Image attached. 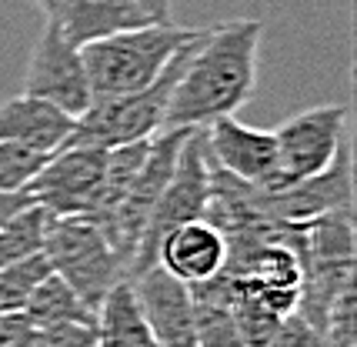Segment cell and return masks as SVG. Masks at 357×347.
<instances>
[{
  "label": "cell",
  "instance_id": "obj_1",
  "mask_svg": "<svg viewBox=\"0 0 357 347\" xmlns=\"http://www.w3.org/2000/svg\"><path fill=\"white\" fill-rule=\"evenodd\" d=\"M264 24L257 17L207 27L174 84L164 130H207L254 97Z\"/></svg>",
  "mask_w": 357,
  "mask_h": 347
},
{
  "label": "cell",
  "instance_id": "obj_2",
  "mask_svg": "<svg viewBox=\"0 0 357 347\" xmlns=\"http://www.w3.org/2000/svg\"><path fill=\"white\" fill-rule=\"evenodd\" d=\"M197 33L201 31L177 27L171 20H157L147 27L121 31L93 44H84L80 57H84L87 84H91V100L93 104L114 100V97H127L151 87Z\"/></svg>",
  "mask_w": 357,
  "mask_h": 347
},
{
  "label": "cell",
  "instance_id": "obj_3",
  "mask_svg": "<svg viewBox=\"0 0 357 347\" xmlns=\"http://www.w3.org/2000/svg\"><path fill=\"white\" fill-rule=\"evenodd\" d=\"M204 33V31H201ZM201 33L187 44L160 77L144 87L137 94L127 97H114V100H97L87 111L74 121V130L63 147H97V151H114V147H124V144H140L151 141L164 130V121H167V104H171L174 84L184 70L187 57L194 54Z\"/></svg>",
  "mask_w": 357,
  "mask_h": 347
},
{
  "label": "cell",
  "instance_id": "obj_4",
  "mask_svg": "<svg viewBox=\"0 0 357 347\" xmlns=\"http://www.w3.org/2000/svg\"><path fill=\"white\" fill-rule=\"evenodd\" d=\"M44 257L50 270L70 287L93 314L114 287L127 281L110 240L87 217H50L44 227Z\"/></svg>",
  "mask_w": 357,
  "mask_h": 347
},
{
  "label": "cell",
  "instance_id": "obj_5",
  "mask_svg": "<svg viewBox=\"0 0 357 347\" xmlns=\"http://www.w3.org/2000/svg\"><path fill=\"white\" fill-rule=\"evenodd\" d=\"M207 197H211V157H207V141H204V130H190L184 137V144H181V154H177L171 180H167V187H164L154 214H151V221H147V231L140 237L127 281L144 274L147 268H154L157 247H160V240L171 234V231L184 227V224L204 221Z\"/></svg>",
  "mask_w": 357,
  "mask_h": 347
},
{
  "label": "cell",
  "instance_id": "obj_6",
  "mask_svg": "<svg viewBox=\"0 0 357 347\" xmlns=\"http://www.w3.org/2000/svg\"><path fill=\"white\" fill-rule=\"evenodd\" d=\"M344 130H347V107L344 104H317V107H307V111L287 117L274 130L278 174L271 177L267 187L257 190H278L327 171L347 141Z\"/></svg>",
  "mask_w": 357,
  "mask_h": 347
},
{
  "label": "cell",
  "instance_id": "obj_7",
  "mask_svg": "<svg viewBox=\"0 0 357 347\" xmlns=\"http://www.w3.org/2000/svg\"><path fill=\"white\" fill-rule=\"evenodd\" d=\"M187 134L190 130H160L157 137H151L147 160H144V167L134 177V184L124 194V201H121V207H117V214H114V221L107 227L110 247L117 251L127 274H130L140 237L147 231V221H151L157 201H160V194L171 180L174 164H177V154H181V144H184Z\"/></svg>",
  "mask_w": 357,
  "mask_h": 347
},
{
  "label": "cell",
  "instance_id": "obj_8",
  "mask_svg": "<svg viewBox=\"0 0 357 347\" xmlns=\"http://www.w3.org/2000/svg\"><path fill=\"white\" fill-rule=\"evenodd\" d=\"M104 160L107 151L97 147H61L24 190L50 217H91L104 180Z\"/></svg>",
  "mask_w": 357,
  "mask_h": 347
},
{
  "label": "cell",
  "instance_id": "obj_9",
  "mask_svg": "<svg viewBox=\"0 0 357 347\" xmlns=\"http://www.w3.org/2000/svg\"><path fill=\"white\" fill-rule=\"evenodd\" d=\"M20 94L47 100V104H54L67 117H74V121L93 104L80 47H74L63 37L54 20H47L40 37H37V44H33Z\"/></svg>",
  "mask_w": 357,
  "mask_h": 347
},
{
  "label": "cell",
  "instance_id": "obj_10",
  "mask_svg": "<svg viewBox=\"0 0 357 347\" xmlns=\"http://www.w3.org/2000/svg\"><path fill=\"white\" fill-rule=\"evenodd\" d=\"M354 184H351V147L344 141L341 154L334 157V164L321 171L317 177H307V180H297V184H287V187L278 190H254V207L271 217V221L280 224H311L317 217H324L331 210H344L351 207V197H354Z\"/></svg>",
  "mask_w": 357,
  "mask_h": 347
},
{
  "label": "cell",
  "instance_id": "obj_11",
  "mask_svg": "<svg viewBox=\"0 0 357 347\" xmlns=\"http://www.w3.org/2000/svg\"><path fill=\"white\" fill-rule=\"evenodd\" d=\"M137 311L147 324L157 347H197L194 337V298L184 281L171 277L154 264L144 274L130 277Z\"/></svg>",
  "mask_w": 357,
  "mask_h": 347
},
{
  "label": "cell",
  "instance_id": "obj_12",
  "mask_svg": "<svg viewBox=\"0 0 357 347\" xmlns=\"http://www.w3.org/2000/svg\"><path fill=\"white\" fill-rule=\"evenodd\" d=\"M204 141H207L211 164L241 184L267 187L271 177L278 174L274 130H257V127L241 124L234 117H224L204 130Z\"/></svg>",
  "mask_w": 357,
  "mask_h": 347
},
{
  "label": "cell",
  "instance_id": "obj_13",
  "mask_svg": "<svg viewBox=\"0 0 357 347\" xmlns=\"http://www.w3.org/2000/svg\"><path fill=\"white\" fill-rule=\"evenodd\" d=\"M157 264L187 287L204 284L227 268V237L207 221L184 224L160 240Z\"/></svg>",
  "mask_w": 357,
  "mask_h": 347
},
{
  "label": "cell",
  "instance_id": "obj_14",
  "mask_svg": "<svg viewBox=\"0 0 357 347\" xmlns=\"http://www.w3.org/2000/svg\"><path fill=\"white\" fill-rule=\"evenodd\" d=\"M44 17L61 27V33L74 47L93 44L110 33L157 24L137 0H57Z\"/></svg>",
  "mask_w": 357,
  "mask_h": 347
},
{
  "label": "cell",
  "instance_id": "obj_15",
  "mask_svg": "<svg viewBox=\"0 0 357 347\" xmlns=\"http://www.w3.org/2000/svg\"><path fill=\"white\" fill-rule=\"evenodd\" d=\"M74 130V117L37 97L17 94L0 104V144H17L37 154L61 151Z\"/></svg>",
  "mask_w": 357,
  "mask_h": 347
},
{
  "label": "cell",
  "instance_id": "obj_16",
  "mask_svg": "<svg viewBox=\"0 0 357 347\" xmlns=\"http://www.w3.org/2000/svg\"><path fill=\"white\" fill-rule=\"evenodd\" d=\"M97 347H157L137 311L130 281H121L97 307Z\"/></svg>",
  "mask_w": 357,
  "mask_h": 347
},
{
  "label": "cell",
  "instance_id": "obj_17",
  "mask_svg": "<svg viewBox=\"0 0 357 347\" xmlns=\"http://www.w3.org/2000/svg\"><path fill=\"white\" fill-rule=\"evenodd\" d=\"M147 151H151V141L140 144H124V147H114L107 151V160H104V180H100V194H97V204H93V214L87 221H93L100 227V234L107 237V227L117 214V207L124 201V194L130 190L134 177L140 174L144 160H147Z\"/></svg>",
  "mask_w": 357,
  "mask_h": 347
},
{
  "label": "cell",
  "instance_id": "obj_18",
  "mask_svg": "<svg viewBox=\"0 0 357 347\" xmlns=\"http://www.w3.org/2000/svg\"><path fill=\"white\" fill-rule=\"evenodd\" d=\"M304 264H347L354 261V221L351 207L331 210L317 221L304 224Z\"/></svg>",
  "mask_w": 357,
  "mask_h": 347
},
{
  "label": "cell",
  "instance_id": "obj_19",
  "mask_svg": "<svg viewBox=\"0 0 357 347\" xmlns=\"http://www.w3.org/2000/svg\"><path fill=\"white\" fill-rule=\"evenodd\" d=\"M20 314L31 321L33 327H50V324H93L97 314L84 300L63 284L57 274H50L44 284L37 287Z\"/></svg>",
  "mask_w": 357,
  "mask_h": 347
},
{
  "label": "cell",
  "instance_id": "obj_20",
  "mask_svg": "<svg viewBox=\"0 0 357 347\" xmlns=\"http://www.w3.org/2000/svg\"><path fill=\"white\" fill-rule=\"evenodd\" d=\"M44 227L47 210H40L37 204L20 210L10 224H3L0 227V270L44 251Z\"/></svg>",
  "mask_w": 357,
  "mask_h": 347
},
{
  "label": "cell",
  "instance_id": "obj_21",
  "mask_svg": "<svg viewBox=\"0 0 357 347\" xmlns=\"http://www.w3.org/2000/svg\"><path fill=\"white\" fill-rule=\"evenodd\" d=\"M54 270L47 264L44 251L33 254V257H24L10 268L0 270V314H20L27 307V300L37 287L44 284Z\"/></svg>",
  "mask_w": 357,
  "mask_h": 347
},
{
  "label": "cell",
  "instance_id": "obj_22",
  "mask_svg": "<svg viewBox=\"0 0 357 347\" xmlns=\"http://www.w3.org/2000/svg\"><path fill=\"white\" fill-rule=\"evenodd\" d=\"M50 154H37L17 144H0V190H24Z\"/></svg>",
  "mask_w": 357,
  "mask_h": 347
},
{
  "label": "cell",
  "instance_id": "obj_23",
  "mask_svg": "<svg viewBox=\"0 0 357 347\" xmlns=\"http://www.w3.org/2000/svg\"><path fill=\"white\" fill-rule=\"evenodd\" d=\"M354 284H347L334 298L331 311L324 317V327H321V341L324 347H354V321H357V307H354Z\"/></svg>",
  "mask_w": 357,
  "mask_h": 347
},
{
  "label": "cell",
  "instance_id": "obj_24",
  "mask_svg": "<svg viewBox=\"0 0 357 347\" xmlns=\"http://www.w3.org/2000/svg\"><path fill=\"white\" fill-rule=\"evenodd\" d=\"M37 347H97V321L37 327Z\"/></svg>",
  "mask_w": 357,
  "mask_h": 347
},
{
  "label": "cell",
  "instance_id": "obj_25",
  "mask_svg": "<svg viewBox=\"0 0 357 347\" xmlns=\"http://www.w3.org/2000/svg\"><path fill=\"white\" fill-rule=\"evenodd\" d=\"M271 347H324V341H321V331L294 311L280 321L278 334L271 337Z\"/></svg>",
  "mask_w": 357,
  "mask_h": 347
},
{
  "label": "cell",
  "instance_id": "obj_26",
  "mask_svg": "<svg viewBox=\"0 0 357 347\" xmlns=\"http://www.w3.org/2000/svg\"><path fill=\"white\" fill-rule=\"evenodd\" d=\"M0 347H37V327L24 314H0Z\"/></svg>",
  "mask_w": 357,
  "mask_h": 347
},
{
  "label": "cell",
  "instance_id": "obj_27",
  "mask_svg": "<svg viewBox=\"0 0 357 347\" xmlns=\"http://www.w3.org/2000/svg\"><path fill=\"white\" fill-rule=\"evenodd\" d=\"M27 207H33L31 194L27 190H0V227L3 224H10L20 214V210H27Z\"/></svg>",
  "mask_w": 357,
  "mask_h": 347
},
{
  "label": "cell",
  "instance_id": "obj_28",
  "mask_svg": "<svg viewBox=\"0 0 357 347\" xmlns=\"http://www.w3.org/2000/svg\"><path fill=\"white\" fill-rule=\"evenodd\" d=\"M154 20H171V0H137Z\"/></svg>",
  "mask_w": 357,
  "mask_h": 347
},
{
  "label": "cell",
  "instance_id": "obj_29",
  "mask_svg": "<svg viewBox=\"0 0 357 347\" xmlns=\"http://www.w3.org/2000/svg\"><path fill=\"white\" fill-rule=\"evenodd\" d=\"M37 3H40V10H44V14H47V10H50V7H54L57 0H37Z\"/></svg>",
  "mask_w": 357,
  "mask_h": 347
}]
</instances>
